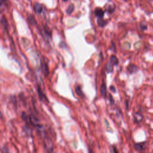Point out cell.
I'll return each mask as SVG.
<instances>
[{
  "mask_svg": "<svg viewBox=\"0 0 153 153\" xmlns=\"http://www.w3.org/2000/svg\"><path fill=\"white\" fill-rule=\"evenodd\" d=\"M42 71H43L44 75H45L46 77H47L49 74V69H48V65L46 62H44L42 65Z\"/></svg>",
  "mask_w": 153,
  "mask_h": 153,
  "instance_id": "6",
  "label": "cell"
},
{
  "mask_svg": "<svg viewBox=\"0 0 153 153\" xmlns=\"http://www.w3.org/2000/svg\"><path fill=\"white\" fill-rule=\"evenodd\" d=\"M134 119L136 123H139L142 119V115L140 113H136L134 115Z\"/></svg>",
  "mask_w": 153,
  "mask_h": 153,
  "instance_id": "12",
  "label": "cell"
},
{
  "mask_svg": "<svg viewBox=\"0 0 153 153\" xmlns=\"http://www.w3.org/2000/svg\"><path fill=\"white\" fill-rule=\"evenodd\" d=\"M74 10V5L73 4H70L68 6V8L66 9V13L68 15H71V13H72L73 12Z\"/></svg>",
  "mask_w": 153,
  "mask_h": 153,
  "instance_id": "14",
  "label": "cell"
},
{
  "mask_svg": "<svg viewBox=\"0 0 153 153\" xmlns=\"http://www.w3.org/2000/svg\"><path fill=\"white\" fill-rule=\"evenodd\" d=\"M109 102H110L111 105H114V104H115L114 99L113 96H112L111 94H109Z\"/></svg>",
  "mask_w": 153,
  "mask_h": 153,
  "instance_id": "16",
  "label": "cell"
},
{
  "mask_svg": "<svg viewBox=\"0 0 153 153\" xmlns=\"http://www.w3.org/2000/svg\"><path fill=\"white\" fill-rule=\"evenodd\" d=\"M63 1H67L68 0H63Z\"/></svg>",
  "mask_w": 153,
  "mask_h": 153,
  "instance_id": "22",
  "label": "cell"
},
{
  "mask_svg": "<svg viewBox=\"0 0 153 153\" xmlns=\"http://www.w3.org/2000/svg\"><path fill=\"white\" fill-rule=\"evenodd\" d=\"M28 21L31 25H35L37 24L34 16L32 15H30L28 17Z\"/></svg>",
  "mask_w": 153,
  "mask_h": 153,
  "instance_id": "11",
  "label": "cell"
},
{
  "mask_svg": "<svg viewBox=\"0 0 153 153\" xmlns=\"http://www.w3.org/2000/svg\"><path fill=\"white\" fill-rule=\"evenodd\" d=\"M6 1H7V0H6Z\"/></svg>",
  "mask_w": 153,
  "mask_h": 153,
  "instance_id": "23",
  "label": "cell"
},
{
  "mask_svg": "<svg viewBox=\"0 0 153 153\" xmlns=\"http://www.w3.org/2000/svg\"><path fill=\"white\" fill-rule=\"evenodd\" d=\"M114 65L112 64L110 62H109L105 66V69L108 73H111L113 71Z\"/></svg>",
  "mask_w": 153,
  "mask_h": 153,
  "instance_id": "10",
  "label": "cell"
},
{
  "mask_svg": "<svg viewBox=\"0 0 153 153\" xmlns=\"http://www.w3.org/2000/svg\"><path fill=\"white\" fill-rule=\"evenodd\" d=\"M127 104H126V109H128V101H126Z\"/></svg>",
  "mask_w": 153,
  "mask_h": 153,
  "instance_id": "21",
  "label": "cell"
},
{
  "mask_svg": "<svg viewBox=\"0 0 153 153\" xmlns=\"http://www.w3.org/2000/svg\"><path fill=\"white\" fill-rule=\"evenodd\" d=\"M34 8L35 12L37 14H41L43 12V6L38 3H35L34 6Z\"/></svg>",
  "mask_w": 153,
  "mask_h": 153,
  "instance_id": "4",
  "label": "cell"
},
{
  "mask_svg": "<svg viewBox=\"0 0 153 153\" xmlns=\"http://www.w3.org/2000/svg\"><path fill=\"white\" fill-rule=\"evenodd\" d=\"M109 89L111 91H113V92H114V93H115L116 91V89L114 86H111L109 87Z\"/></svg>",
  "mask_w": 153,
  "mask_h": 153,
  "instance_id": "18",
  "label": "cell"
},
{
  "mask_svg": "<svg viewBox=\"0 0 153 153\" xmlns=\"http://www.w3.org/2000/svg\"><path fill=\"white\" fill-rule=\"evenodd\" d=\"M6 2V0H0V6H2Z\"/></svg>",
  "mask_w": 153,
  "mask_h": 153,
  "instance_id": "20",
  "label": "cell"
},
{
  "mask_svg": "<svg viewBox=\"0 0 153 153\" xmlns=\"http://www.w3.org/2000/svg\"><path fill=\"white\" fill-rule=\"evenodd\" d=\"M38 96H39V98L41 99H42V100H44L46 99V100H47V99L46 98V97L45 96V95L42 93V90L40 89V88L38 87Z\"/></svg>",
  "mask_w": 153,
  "mask_h": 153,
  "instance_id": "15",
  "label": "cell"
},
{
  "mask_svg": "<svg viewBox=\"0 0 153 153\" xmlns=\"http://www.w3.org/2000/svg\"><path fill=\"white\" fill-rule=\"evenodd\" d=\"M75 91L76 94L80 97H83L84 96L82 91V89H81V87L80 86H78L75 88Z\"/></svg>",
  "mask_w": 153,
  "mask_h": 153,
  "instance_id": "9",
  "label": "cell"
},
{
  "mask_svg": "<svg viewBox=\"0 0 153 153\" xmlns=\"http://www.w3.org/2000/svg\"><path fill=\"white\" fill-rule=\"evenodd\" d=\"M140 27H141V29L142 30H146L147 29V26L146 25H144V24H141L140 25Z\"/></svg>",
  "mask_w": 153,
  "mask_h": 153,
  "instance_id": "17",
  "label": "cell"
},
{
  "mask_svg": "<svg viewBox=\"0 0 153 153\" xmlns=\"http://www.w3.org/2000/svg\"><path fill=\"white\" fill-rule=\"evenodd\" d=\"M146 142H141V143H138L135 144V149L137 151H143L145 149Z\"/></svg>",
  "mask_w": 153,
  "mask_h": 153,
  "instance_id": "2",
  "label": "cell"
},
{
  "mask_svg": "<svg viewBox=\"0 0 153 153\" xmlns=\"http://www.w3.org/2000/svg\"><path fill=\"white\" fill-rule=\"evenodd\" d=\"M100 93L102 96L104 98H107V86L106 84L103 83L101 85L100 87Z\"/></svg>",
  "mask_w": 153,
  "mask_h": 153,
  "instance_id": "5",
  "label": "cell"
},
{
  "mask_svg": "<svg viewBox=\"0 0 153 153\" xmlns=\"http://www.w3.org/2000/svg\"><path fill=\"white\" fill-rule=\"evenodd\" d=\"M109 62L113 64L114 66L117 65L118 64V60L115 55H112L110 57Z\"/></svg>",
  "mask_w": 153,
  "mask_h": 153,
  "instance_id": "8",
  "label": "cell"
},
{
  "mask_svg": "<svg viewBox=\"0 0 153 153\" xmlns=\"http://www.w3.org/2000/svg\"><path fill=\"white\" fill-rule=\"evenodd\" d=\"M98 24L100 27H104L107 24V22L104 20L103 18H99L98 20Z\"/></svg>",
  "mask_w": 153,
  "mask_h": 153,
  "instance_id": "13",
  "label": "cell"
},
{
  "mask_svg": "<svg viewBox=\"0 0 153 153\" xmlns=\"http://www.w3.org/2000/svg\"><path fill=\"white\" fill-rule=\"evenodd\" d=\"M95 15L98 17V18H103L104 16V12L100 8H96L95 10Z\"/></svg>",
  "mask_w": 153,
  "mask_h": 153,
  "instance_id": "7",
  "label": "cell"
},
{
  "mask_svg": "<svg viewBox=\"0 0 153 153\" xmlns=\"http://www.w3.org/2000/svg\"><path fill=\"white\" fill-rule=\"evenodd\" d=\"M29 121L30 123L32 124L35 127H39V120L34 116L30 115L29 116Z\"/></svg>",
  "mask_w": 153,
  "mask_h": 153,
  "instance_id": "1",
  "label": "cell"
},
{
  "mask_svg": "<svg viewBox=\"0 0 153 153\" xmlns=\"http://www.w3.org/2000/svg\"><path fill=\"white\" fill-rule=\"evenodd\" d=\"M127 70L130 74H134L137 72L138 67L134 64H130L127 67Z\"/></svg>",
  "mask_w": 153,
  "mask_h": 153,
  "instance_id": "3",
  "label": "cell"
},
{
  "mask_svg": "<svg viewBox=\"0 0 153 153\" xmlns=\"http://www.w3.org/2000/svg\"><path fill=\"white\" fill-rule=\"evenodd\" d=\"M112 148H113V149L111 148V152H117V151L116 150V148L114 146L112 147Z\"/></svg>",
  "mask_w": 153,
  "mask_h": 153,
  "instance_id": "19",
  "label": "cell"
}]
</instances>
